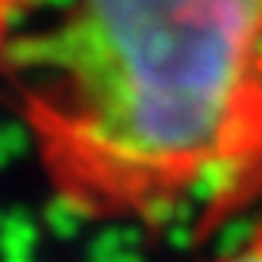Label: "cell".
<instances>
[{
  "label": "cell",
  "instance_id": "1",
  "mask_svg": "<svg viewBox=\"0 0 262 262\" xmlns=\"http://www.w3.org/2000/svg\"><path fill=\"white\" fill-rule=\"evenodd\" d=\"M16 35L54 209L215 237L262 215V0H48Z\"/></svg>",
  "mask_w": 262,
  "mask_h": 262
},
{
  "label": "cell",
  "instance_id": "2",
  "mask_svg": "<svg viewBox=\"0 0 262 262\" xmlns=\"http://www.w3.org/2000/svg\"><path fill=\"white\" fill-rule=\"evenodd\" d=\"M193 262H262V215H256L237 240L224 243V247L205 253L202 259H193Z\"/></svg>",
  "mask_w": 262,
  "mask_h": 262
}]
</instances>
